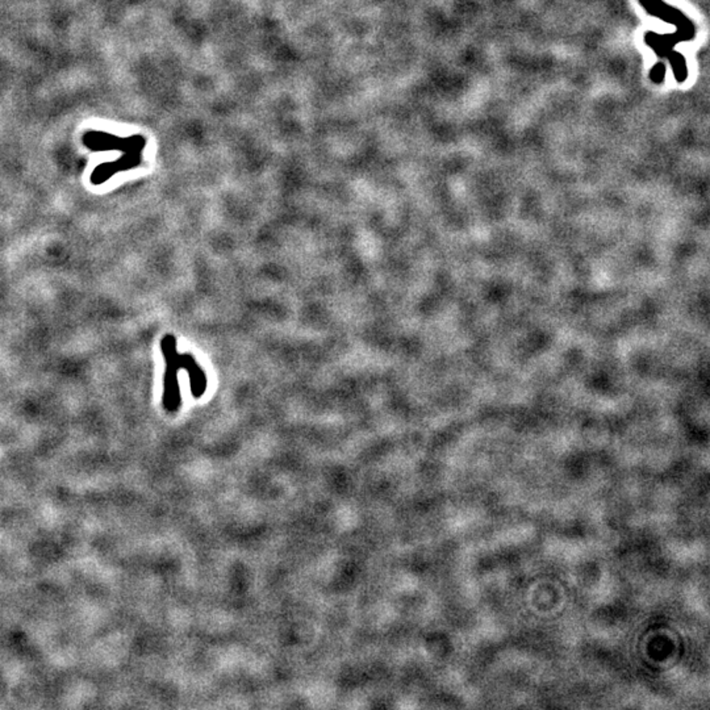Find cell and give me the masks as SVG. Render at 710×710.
Instances as JSON below:
<instances>
[{
    "label": "cell",
    "instance_id": "1",
    "mask_svg": "<svg viewBox=\"0 0 710 710\" xmlns=\"http://www.w3.org/2000/svg\"><path fill=\"white\" fill-rule=\"evenodd\" d=\"M161 350L166 361V371L163 376V407L168 412L175 413L181 407L178 369L188 371L194 398H200L207 389V378L191 355L178 354L176 340L174 336L166 334L161 340Z\"/></svg>",
    "mask_w": 710,
    "mask_h": 710
}]
</instances>
